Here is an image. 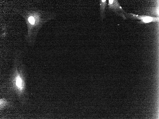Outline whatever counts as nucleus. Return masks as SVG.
Returning <instances> with one entry per match:
<instances>
[{
    "label": "nucleus",
    "mask_w": 159,
    "mask_h": 119,
    "mask_svg": "<svg viewBox=\"0 0 159 119\" xmlns=\"http://www.w3.org/2000/svg\"><path fill=\"white\" fill-rule=\"evenodd\" d=\"M126 17L133 19L140 20L138 22L140 24H145L151 22H156L159 21V18L144 15H136L133 13H127Z\"/></svg>",
    "instance_id": "f257e3e1"
},
{
    "label": "nucleus",
    "mask_w": 159,
    "mask_h": 119,
    "mask_svg": "<svg viewBox=\"0 0 159 119\" xmlns=\"http://www.w3.org/2000/svg\"><path fill=\"white\" fill-rule=\"evenodd\" d=\"M108 1V5L109 9L117 15L122 17L124 20L126 19L127 13L123 9L118 0H109Z\"/></svg>",
    "instance_id": "f03ea898"
},
{
    "label": "nucleus",
    "mask_w": 159,
    "mask_h": 119,
    "mask_svg": "<svg viewBox=\"0 0 159 119\" xmlns=\"http://www.w3.org/2000/svg\"><path fill=\"white\" fill-rule=\"evenodd\" d=\"M99 1L100 5V14L102 20L104 16L105 9L107 4V0H100Z\"/></svg>",
    "instance_id": "7ed1b4c3"
},
{
    "label": "nucleus",
    "mask_w": 159,
    "mask_h": 119,
    "mask_svg": "<svg viewBox=\"0 0 159 119\" xmlns=\"http://www.w3.org/2000/svg\"><path fill=\"white\" fill-rule=\"evenodd\" d=\"M16 84L18 87L20 88H22V81L20 76H18L16 78Z\"/></svg>",
    "instance_id": "20e7f679"
}]
</instances>
